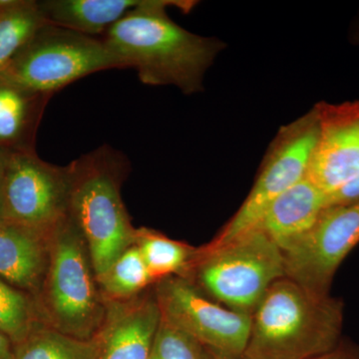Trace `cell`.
Segmentation results:
<instances>
[{
    "mask_svg": "<svg viewBox=\"0 0 359 359\" xmlns=\"http://www.w3.org/2000/svg\"><path fill=\"white\" fill-rule=\"evenodd\" d=\"M195 1L144 0L143 4L111 26L102 39L122 68H133L142 83L178 87L183 93L203 90L205 73L224 43L214 37L194 34L175 23L168 7L184 13Z\"/></svg>",
    "mask_w": 359,
    "mask_h": 359,
    "instance_id": "1",
    "label": "cell"
},
{
    "mask_svg": "<svg viewBox=\"0 0 359 359\" xmlns=\"http://www.w3.org/2000/svg\"><path fill=\"white\" fill-rule=\"evenodd\" d=\"M252 318L243 359H313L340 344L344 304L283 278L271 285Z\"/></svg>",
    "mask_w": 359,
    "mask_h": 359,
    "instance_id": "2",
    "label": "cell"
},
{
    "mask_svg": "<svg viewBox=\"0 0 359 359\" xmlns=\"http://www.w3.org/2000/svg\"><path fill=\"white\" fill-rule=\"evenodd\" d=\"M126 157L103 146L70 163L69 216L81 233L97 280L128 248L136 229L122 200Z\"/></svg>",
    "mask_w": 359,
    "mask_h": 359,
    "instance_id": "3",
    "label": "cell"
},
{
    "mask_svg": "<svg viewBox=\"0 0 359 359\" xmlns=\"http://www.w3.org/2000/svg\"><path fill=\"white\" fill-rule=\"evenodd\" d=\"M37 302L45 325L76 339H93L105 320L107 302L70 216L49 233L48 269Z\"/></svg>",
    "mask_w": 359,
    "mask_h": 359,
    "instance_id": "4",
    "label": "cell"
},
{
    "mask_svg": "<svg viewBox=\"0 0 359 359\" xmlns=\"http://www.w3.org/2000/svg\"><path fill=\"white\" fill-rule=\"evenodd\" d=\"M283 278V250L252 229L226 244L198 249L184 278L229 309L252 316L271 285Z\"/></svg>",
    "mask_w": 359,
    "mask_h": 359,
    "instance_id": "5",
    "label": "cell"
},
{
    "mask_svg": "<svg viewBox=\"0 0 359 359\" xmlns=\"http://www.w3.org/2000/svg\"><path fill=\"white\" fill-rule=\"evenodd\" d=\"M107 69L122 66L102 39L46 23L1 71L28 88L53 96L81 78Z\"/></svg>",
    "mask_w": 359,
    "mask_h": 359,
    "instance_id": "6",
    "label": "cell"
},
{
    "mask_svg": "<svg viewBox=\"0 0 359 359\" xmlns=\"http://www.w3.org/2000/svg\"><path fill=\"white\" fill-rule=\"evenodd\" d=\"M318 138V119L314 108L283 126L269 146L247 199L210 245L226 244L254 228L276 198L306 178Z\"/></svg>",
    "mask_w": 359,
    "mask_h": 359,
    "instance_id": "7",
    "label": "cell"
},
{
    "mask_svg": "<svg viewBox=\"0 0 359 359\" xmlns=\"http://www.w3.org/2000/svg\"><path fill=\"white\" fill-rule=\"evenodd\" d=\"M155 297L162 320L185 332L200 346L226 359L242 358L252 330V314L224 309L180 276L157 282Z\"/></svg>",
    "mask_w": 359,
    "mask_h": 359,
    "instance_id": "8",
    "label": "cell"
},
{
    "mask_svg": "<svg viewBox=\"0 0 359 359\" xmlns=\"http://www.w3.org/2000/svg\"><path fill=\"white\" fill-rule=\"evenodd\" d=\"M69 165L56 166L35 151L9 152L4 185V221L49 235L69 216Z\"/></svg>",
    "mask_w": 359,
    "mask_h": 359,
    "instance_id": "9",
    "label": "cell"
},
{
    "mask_svg": "<svg viewBox=\"0 0 359 359\" xmlns=\"http://www.w3.org/2000/svg\"><path fill=\"white\" fill-rule=\"evenodd\" d=\"M359 244V199L330 205L311 230L285 250V278L318 295H330L337 269Z\"/></svg>",
    "mask_w": 359,
    "mask_h": 359,
    "instance_id": "10",
    "label": "cell"
},
{
    "mask_svg": "<svg viewBox=\"0 0 359 359\" xmlns=\"http://www.w3.org/2000/svg\"><path fill=\"white\" fill-rule=\"evenodd\" d=\"M313 108L318 138L306 178L328 199L359 173V100Z\"/></svg>",
    "mask_w": 359,
    "mask_h": 359,
    "instance_id": "11",
    "label": "cell"
},
{
    "mask_svg": "<svg viewBox=\"0 0 359 359\" xmlns=\"http://www.w3.org/2000/svg\"><path fill=\"white\" fill-rule=\"evenodd\" d=\"M161 320L154 294L107 302L105 320L94 337L97 359H149Z\"/></svg>",
    "mask_w": 359,
    "mask_h": 359,
    "instance_id": "12",
    "label": "cell"
},
{
    "mask_svg": "<svg viewBox=\"0 0 359 359\" xmlns=\"http://www.w3.org/2000/svg\"><path fill=\"white\" fill-rule=\"evenodd\" d=\"M49 264V235L0 223V278L37 299Z\"/></svg>",
    "mask_w": 359,
    "mask_h": 359,
    "instance_id": "13",
    "label": "cell"
},
{
    "mask_svg": "<svg viewBox=\"0 0 359 359\" xmlns=\"http://www.w3.org/2000/svg\"><path fill=\"white\" fill-rule=\"evenodd\" d=\"M327 208V196L304 178L276 198L252 229L263 231L285 252L311 230Z\"/></svg>",
    "mask_w": 359,
    "mask_h": 359,
    "instance_id": "14",
    "label": "cell"
},
{
    "mask_svg": "<svg viewBox=\"0 0 359 359\" xmlns=\"http://www.w3.org/2000/svg\"><path fill=\"white\" fill-rule=\"evenodd\" d=\"M51 97L18 83L0 70V149L35 151L37 131Z\"/></svg>",
    "mask_w": 359,
    "mask_h": 359,
    "instance_id": "15",
    "label": "cell"
},
{
    "mask_svg": "<svg viewBox=\"0 0 359 359\" xmlns=\"http://www.w3.org/2000/svg\"><path fill=\"white\" fill-rule=\"evenodd\" d=\"M144 0H44L39 1L45 20L96 37L143 4Z\"/></svg>",
    "mask_w": 359,
    "mask_h": 359,
    "instance_id": "16",
    "label": "cell"
},
{
    "mask_svg": "<svg viewBox=\"0 0 359 359\" xmlns=\"http://www.w3.org/2000/svg\"><path fill=\"white\" fill-rule=\"evenodd\" d=\"M134 245L140 250L154 282L168 276L185 278L198 252L196 248L147 228L136 229Z\"/></svg>",
    "mask_w": 359,
    "mask_h": 359,
    "instance_id": "17",
    "label": "cell"
},
{
    "mask_svg": "<svg viewBox=\"0 0 359 359\" xmlns=\"http://www.w3.org/2000/svg\"><path fill=\"white\" fill-rule=\"evenodd\" d=\"M46 23L39 1L0 0V70Z\"/></svg>",
    "mask_w": 359,
    "mask_h": 359,
    "instance_id": "18",
    "label": "cell"
},
{
    "mask_svg": "<svg viewBox=\"0 0 359 359\" xmlns=\"http://www.w3.org/2000/svg\"><path fill=\"white\" fill-rule=\"evenodd\" d=\"M95 339H79L42 323L14 346V359H97Z\"/></svg>",
    "mask_w": 359,
    "mask_h": 359,
    "instance_id": "19",
    "label": "cell"
},
{
    "mask_svg": "<svg viewBox=\"0 0 359 359\" xmlns=\"http://www.w3.org/2000/svg\"><path fill=\"white\" fill-rule=\"evenodd\" d=\"M97 280L106 302L128 301L155 283L135 245L125 250Z\"/></svg>",
    "mask_w": 359,
    "mask_h": 359,
    "instance_id": "20",
    "label": "cell"
},
{
    "mask_svg": "<svg viewBox=\"0 0 359 359\" xmlns=\"http://www.w3.org/2000/svg\"><path fill=\"white\" fill-rule=\"evenodd\" d=\"M42 323L37 299L0 278V332L16 346Z\"/></svg>",
    "mask_w": 359,
    "mask_h": 359,
    "instance_id": "21",
    "label": "cell"
},
{
    "mask_svg": "<svg viewBox=\"0 0 359 359\" xmlns=\"http://www.w3.org/2000/svg\"><path fill=\"white\" fill-rule=\"evenodd\" d=\"M149 359H203L201 346L192 337L161 320Z\"/></svg>",
    "mask_w": 359,
    "mask_h": 359,
    "instance_id": "22",
    "label": "cell"
},
{
    "mask_svg": "<svg viewBox=\"0 0 359 359\" xmlns=\"http://www.w3.org/2000/svg\"><path fill=\"white\" fill-rule=\"evenodd\" d=\"M359 199V173L346 186L328 197L327 207L344 205Z\"/></svg>",
    "mask_w": 359,
    "mask_h": 359,
    "instance_id": "23",
    "label": "cell"
},
{
    "mask_svg": "<svg viewBox=\"0 0 359 359\" xmlns=\"http://www.w3.org/2000/svg\"><path fill=\"white\" fill-rule=\"evenodd\" d=\"M313 359H359V351L339 344L334 351Z\"/></svg>",
    "mask_w": 359,
    "mask_h": 359,
    "instance_id": "24",
    "label": "cell"
},
{
    "mask_svg": "<svg viewBox=\"0 0 359 359\" xmlns=\"http://www.w3.org/2000/svg\"><path fill=\"white\" fill-rule=\"evenodd\" d=\"M8 155L9 151L0 149V223L4 221V185H6V166Z\"/></svg>",
    "mask_w": 359,
    "mask_h": 359,
    "instance_id": "25",
    "label": "cell"
},
{
    "mask_svg": "<svg viewBox=\"0 0 359 359\" xmlns=\"http://www.w3.org/2000/svg\"><path fill=\"white\" fill-rule=\"evenodd\" d=\"M0 359H14V344L0 332Z\"/></svg>",
    "mask_w": 359,
    "mask_h": 359,
    "instance_id": "26",
    "label": "cell"
},
{
    "mask_svg": "<svg viewBox=\"0 0 359 359\" xmlns=\"http://www.w3.org/2000/svg\"><path fill=\"white\" fill-rule=\"evenodd\" d=\"M203 359H205V358H203ZM209 359H226V358H221V356L216 355V356H212V358H209Z\"/></svg>",
    "mask_w": 359,
    "mask_h": 359,
    "instance_id": "27",
    "label": "cell"
}]
</instances>
